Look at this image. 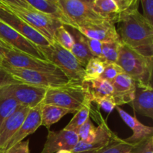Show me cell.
Listing matches in <instances>:
<instances>
[{"instance_id":"obj_1","label":"cell","mask_w":153,"mask_h":153,"mask_svg":"<svg viewBox=\"0 0 153 153\" xmlns=\"http://www.w3.org/2000/svg\"><path fill=\"white\" fill-rule=\"evenodd\" d=\"M120 39L146 57H153V25L138 11L137 2L120 12L117 19Z\"/></svg>"},{"instance_id":"obj_2","label":"cell","mask_w":153,"mask_h":153,"mask_svg":"<svg viewBox=\"0 0 153 153\" xmlns=\"http://www.w3.org/2000/svg\"><path fill=\"white\" fill-rule=\"evenodd\" d=\"M117 64L136 83L152 86L153 57H146L120 41Z\"/></svg>"},{"instance_id":"obj_3","label":"cell","mask_w":153,"mask_h":153,"mask_svg":"<svg viewBox=\"0 0 153 153\" xmlns=\"http://www.w3.org/2000/svg\"><path fill=\"white\" fill-rule=\"evenodd\" d=\"M39 49L46 59L58 67L70 82H83L85 67L70 51L63 48L55 40L49 46H39Z\"/></svg>"},{"instance_id":"obj_4","label":"cell","mask_w":153,"mask_h":153,"mask_svg":"<svg viewBox=\"0 0 153 153\" xmlns=\"http://www.w3.org/2000/svg\"><path fill=\"white\" fill-rule=\"evenodd\" d=\"M89 98L83 82H70L64 86L48 88L42 104L54 105L76 113Z\"/></svg>"},{"instance_id":"obj_5","label":"cell","mask_w":153,"mask_h":153,"mask_svg":"<svg viewBox=\"0 0 153 153\" xmlns=\"http://www.w3.org/2000/svg\"><path fill=\"white\" fill-rule=\"evenodd\" d=\"M57 4L67 18L69 26L72 28H77L78 27L108 20L96 13L93 9L92 4L81 0H58Z\"/></svg>"},{"instance_id":"obj_6","label":"cell","mask_w":153,"mask_h":153,"mask_svg":"<svg viewBox=\"0 0 153 153\" xmlns=\"http://www.w3.org/2000/svg\"><path fill=\"white\" fill-rule=\"evenodd\" d=\"M6 7L13 14L31 25L50 43L54 41V36L56 30L63 25L62 22L55 16L37 10H27L11 6H6Z\"/></svg>"},{"instance_id":"obj_7","label":"cell","mask_w":153,"mask_h":153,"mask_svg":"<svg viewBox=\"0 0 153 153\" xmlns=\"http://www.w3.org/2000/svg\"><path fill=\"white\" fill-rule=\"evenodd\" d=\"M5 70H7L10 75H12L15 79L19 82L33 86L41 87L48 88H58L67 85L70 81L64 74L57 73H43L40 71L26 70V69L15 68L9 66L0 65Z\"/></svg>"},{"instance_id":"obj_8","label":"cell","mask_w":153,"mask_h":153,"mask_svg":"<svg viewBox=\"0 0 153 153\" xmlns=\"http://www.w3.org/2000/svg\"><path fill=\"white\" fill-rule=\"evenodd\" d=\"M0 65L9 66L15 68L26 69L43 73H63L58 67L47 60H42L28 54L9 49L4 55Z\"/></svg>"},{"instance_id":"obj_9","label":"cell","mask_w":153,"mask_h":153,"mask_svg":"<svg viewBox=\"0 0 153 153\" xmlns=\"http://www.w3.org/2000/svg\"><path fill=\"white\" fill-rule=\"evenodd\" d=\"M46 88L33 86L27 84L19 83L7 85L0 88V91L7 97L14 99L19 105L28 107L29 108L36 107L42 103Z\"/></svg>"},{"instance_id":"obj_10","label":"cell","mask_w":153,"mask_h":153,"mask_svg":"<svg viewBox=\"0 0 153 153\" xmlns=\"http://www.w3.org/2000/svg\"><path fill=\"white\" fill-rule=\"evenodd\" d=\"M0 40L9 49L28 54L42 60H46L39 46L22 36L13 28L0 20Z\"/></svg>"},{"instance_id":"obj_11","label":"cell","mask_w":153,"mask_h":153,"mask_svg":"<svg viewBox=\"0 0 153 153\" xmlns=\"http://www.w3.org/2000/svg\"><path fill=\"white\" fill-rule=\"evenodd\" d=\"M0 20L11 27L37 46H46L50 44V42L46 37H43L25 21L7 10V7L0 8Z\"/></svg>"},{"instance_id":"obj_12","label":"cell","mask_w":153,"mask_h":153,"mask_svg":"<svg viewBox=\"0 0 153 153\" xmlns=\"http://www.w3.org/2000/svg\"><path fill=\"white\" fill-rule=\"evenodd\" d=\"M115 24L113 21L105 20L78 27L76 29L88 38L94 39L102 43H114L120 41Z\"/></svg>"},{"instance_id":"obj_13","label":"cell","mask_w":153,"mask_h":153,"mask_svg":"<svg viewBox=\"0 0 153 153\" xmlns=\"http://www.w3.org/2000/svg\"><path fill=\"white\" fill-rule=\"evenodd\" d=\"M79 138L77 133L62 129L58 131H49L43 149L40 153H55L59 150H72Z\"/></svg>"},{"instance_id":"obj_14","label":"cell","mask_w":153,"mask_h":153,"mask_svg":"<svg viewBox=\"0 0 153 153\" xmlns=\"http://www.w3.org/2000/svg\"><path fill=\"white\" fill-rule=\"evenodd\" d=\"M116 108L123 120L132 130V135L128 138L124 139L126 141L137 147L143 142L146 141L148 138L152 137V127L143 125L137 119L135 116H131L119 106H116Z\"/></svg>"},{"instance_id":"obj_15","label":"cell","mask_w":153,"mask_h":153,"mask_svg":"<svg viewBox=\"0 0 153 153\" xmlns=\"http://www.w3.org/2000/svg\"><path fill=\"white\" fill-rule=\"evenodd\" d=\"M29 109L28 107L19 105L16 111L0 126V150H4L10 138L20 128Z\"/></svg>"},{"instance_id":"obj_16","label":"cell","mask_w":153,"mask_h":153,"mask_svg":"<svg viewBox=\"0 0 153 153\" xmlns=\"http://www.w3.org/2000/svg\"><path fill=\"white\" fill-rule=\"evenodd\" d=\"M41 126V103L36 107L29 109L26 117L24 120L22 126L14 135L10 138L3 151L14 146L24 138L33 134Z\"/></svg>"},{"instance_id":"obj_17","label":"cell","mask_w":153,"mask_h":153,"mask_svg":"<svg viewBox=\"0 0 153 153\" xmlns=\"http://www.w3.org/2000/svg\"><path fill=\"white\" fill-rule=\"evenodd\" d=\"M111 84L114 89L112 97L114 99L117 106L132 102L137 85L134 79L123 73L117 76Z\"/></svg>"},{"instance_id":"obj_18","label":"cell","mask_w":153,"mask_h":153,"mask_svg":"<svg viewBox=\"0 0 153 153\" xmlns=\"http://www.w3.org/2000/svg\"><path fill=\"white\" fill-rule=\"evenodd\" d=\"M131 103L134 111L153 119L152 86H145L137 83L134 98Z\"/></svg>"},{"instance_id":"obj_19","label":"cell","mask_w":153,"mask_h":153,"mask_svg":"<svg viewBox=\"0 0 153 153\" xmlns=\"http://www.w3.org/2000/svg\"><path fill=\"white\" fill-rule=\"evenodd\" d=\"M115 134L112 132L111 130L108 126L105 121L101 117V121L98 126L97 127L96 137L94 141L90 144L79 140L77 144L71 150L72 153L82 152V151L92 150V149H100L104 146H107L112 138L114 137Z\"/></svg>"},{"instance_id":"obj_20","label":"cell","mask_w":153,"mask_h":153,"mask_svg":"<svg viewBox=\"0 0 153 153\" xmlns=\"http://www.w3.org/2000/svg\"><path fill=\"white\" fill-rule=\"evenodd\" d=\"M67 28H69L68 31L73 38V45L70 52L76 57L82 67H85L88 61L94 57L88 47L87 37L76 28L70 26H67Z\"/></svg>"},{"instance_id":"obj_21","label":"cell","mask_w":153,"mask_h":153,"mask_svg":"<svg viewBox=\"0 0 153 153\" xmlns=\"http://www.w3.org/2000/svg\"><path fill=\"white\" fill-rule=\"evenodd\" d=\"M84 86L90 100L92 101L96 98L112 96L113 86L112 84L105 79L98 78L91 81H83Z\"/></svg>"},{"instance_id":"obj_22","label":"cell","mask_w":153,"mask_h":153,"mask_svg":"<svg viewBox=\"0 0 153 153\" xmlns=\"http://www.w3.org/2000/svg\"><path fill=\"white\" fill-rule=\"evenodd\" d=\"M68 114H74V112L54 105L41 103V126L49 129L51 126L58 122L63 117Z\"/></svg>"},{"instance_id":"obj_23","label":"cell","mask_w":153,"mask_h":153,"mask_svg":"<svg viewBox=\"0 0 153 153\" xmlns=\"http://www.w3.org/2000/svg\"><path fill=\"white\" fill-rule=\"evenodd\" d=\"M33 8L42 13L51 15L59 19L64 25L69 26V22L58 5L47 0H25Z\"/></svg>"},{"instance_id":"obj_24","label":"cell","mask_w":153,"mask_h":153,"mask_svg":"<svg viewBox=\"0 0 153 153\" xmlns=\"http://www.w3.org/2000/svg\"><path fill=\"white\" fill-rule=\"evenodd\" d=\"M92 7L94 11L103 18L116 23L120 11L114 0H94Z\"/></svg>"},{"instance_id":"obj_25","label":"cell","mask_w":153,"mask_h":153,"mask_svg":"<svg viewBox=\"0 0 153 153\" xmlns=\"http://www.w3.org/2000/svg\"><path fill=\"white\" fill-rule=\"evenodd\" d=\"M91 108H92V101L90 100V98H88L81 108L75 113L74 117L66 126L64 129L74 131L76 133L77 132L78 129L89 119Z\"/></svg>"},{"instance_id":"obj_26","label":"cell","mask_w":153,"mask_h":153,"mask_svg":"<svg viewBox=\"0 0 153 153\" xmlns=\"http://www.w3.org/2000/svg\"><path fill=\"white\" fill-rule=\"evenodd\" d=\"M136 148L134 145L120 138L116 134L107 146L99 149L97 153H128Z\"/></svg>"},{"instance_id":"obj_27","label":"cell","mask_w":153,"mask_h":153,"mask_svg":"<svg viewBox=\"0 0 153 153\" xmlns=\"http://www.w3.org/2000/svg\"><path fill=\"white\" fill-rule=\"evenodd\" d=\"M105 64L99 58L93 57L85 67L83 81H91L100 77L104 71Z\"/></svg>"},{"instance_id":"obj_28","label":"cell","mask_w":153,"mask_h":153,"mask_svg":"<svg viewBox=\"0 0 153 153\" xmlns=\"http://www.w3.org/2000/svg\"><path fill=\"white\" fill-rule=\"evenodd\" d=\"M19 103L12 97H7L0 91V126L16 111Z\"/></svg>"},{"instance_id":"obj_29","label":"cell","mask_w":153,"mask_h":153,"mask_svg":"<svg viewBox=\"0 0 153 153\" xmlns=\"http://www.w3.org/2000/svg\"><path fill=\"white\" fill-rule=\"evenodd\" d=\"M120 41L114 43H102V53L100 59L104 64L117 62L119 55V46Z\"/></svg>"},{"instance_id":"obj_30","label":"cell","mask_w":153,"mask_h":153,"mask_svg":"<svg viewBox=\"0 0 153 153\" xmlns=\"http://www.w3.org/2000/svg\"><path fill=\"white\" fill-rule=\"evenodd\" d=\"M97 127L94 126L93 123L90 119H88L80 128L78 129L77 134L79 136V140L85 143H92L96 137Z\"/></svg>"},{"instance_id":"obj_31","label":"cell","mask_w":153,"mask_h":153,"mask_svg":"<svg viewBox=\"0 0 153 153\" xmlns=\"http://www.w3.org/2000/svg\"><path fill=\"white\" fill-rule=\"evenodd\" d=\"M54 40L56 41L60 46L67 50L70 51L73 45V38L72 34L65 25H61L56 30L54 36Z\"/></svg>"},{"instance_id":"obj_32","label":"cell","mask_w":153,"mask_h":153,"mask_svg":"<svg viewBox=\"0 0 153 153\" xmlns=\"http://www.w3.org/2000/svg\"><path fill=\"white\" fill-rule=\"evenodd\" d=\"M104 64V71L100 76V78L108 81L111 83L117 76L124 73L123 69L117 63H106Z\"/></svg>"},{"instance_id":"obj_33","label":"cell","mask_w":153,"mask_h":153,"mask_svg":"<svg viewBox=\"0 0 153 153\" xmlns=\"http://www.w3.org/2000/svg\"><path fill=\"white\" fill-rule=\"evenodd\" d=\"M93 102H95L107 113H111L114 109L116 108L117 104L114 99L112 96H106V97L96 98L93 100Z\"/></svg>"},{"instance_id":"obj_34","label":"cell","mask_w":153,"mask_h":153,"mask_svg":"<svg viewBox=\"0 0 153 153\" xmlns=\"http://www.w3.org/2000/svg\"><path fill=\"white\" fill-rule=\"evenodd\" d=\"M21 83L19 81L15 79L7 70H4L1 66H0V88L7 85H14V84Z\"/></svg>"},{"instance_id":"obj_35","label":"cell","mask_w":153,"mask_h":153,"mask_svg":"<svg viewBox=\"0 0 153 153\" xmlns=\"http://www.w3.org/2000/svg\"><path fill=\"white\" fill-rule=\"evenodd\" d=\"M145 19L153 25V0H140Z\"/></svg>"},{"instance_id":"obj_36","label":"cell","mask_w":153,"mask_h":153,"mask_svg":"<svg viewBox=\"0 0 153 153\" xmlns=\"http://www.w3.org/2000/svg\"><path fill=\"white\" fill-rule=\"evenodd\" d=\"M2 153H30L29 140L21 141L3 151Z\"/></svg>"},{"instance_id":"obj_37","label":"cell","mask_w":153,"mask_h":153,"mask_svg":"<svg viewBox=\"0 0 153 153\" xmlns=\"http://www.w3.org/2000/svg\"><path fill=\"white\" fill-rule=\"evenodd\" d=\"M87 43H88V47H89L90 51H91L93 56L100 58L102 53V43L99 41V40L88 38V37H87Z\"/></svg>"},{"instance_id":"obj_38","label":"cell","mask_w":153,"mask_h":153,"mask_svg":"<svg viewBox=\"0 0 153 153\" xmlns=\"http://www.w3.org/2000/svg\"><path fill=\"white\" fill-rule=\"evenodd\" d=\"M0 1L6 6L20 7V8L27 9V10H35L25 0H0Z\"/></svg>"},{"instance_id":"obj_39","label":"cell","mask_w":153,"mask_h":153,"mask_svg":"<svg viewBox=\"0 0 153 153\" xmlns=\"http://www.w3.org/2000/svg\"><path fill=\"white\" fill-rule=\"evenodd\" d=\"M138 147L140 149H137L139 153H153V136L148 138L146 141L138 146Z\"/></svg>"},{"instance_id":"obj_40","label":"cell","mask_w":153,"mask_h":153,"mask_svg":"<svg viewBox=\"0 0 153 153\" xmlns=\"http://www.w3.org/2000/svg\"><path fill=\"white\" fill-rule=\"evenodd\" d=\"M116 4L117 5L120 11H123L124 10H126L129 7H131L132 4L127 0H114Z\"/></svg>"},{"instance_id":"obj_41","label":"cell","mask_w":153,"mask_h":153,"mask_svg":"<svg viewBox=\"0 0 153 153\" xmlns=\"http://www.w3.org/2000/svg\"><path fill=\"white\" fill-rule=\"evenodd\" d=\"M8 50H9V48L7 47L5 44H4L1 40H0V64H1V61H2L5 53Z\"/></svg>"},{"instance_id":"obj_42","label":"cell","mask_w":153,"mask_h":153,"mask_svg":"<svg viewBox=\"0 0 153 153\" xmlns=\"http://www.w3.org/2000/svg\"><path fill=\"white\" fill-rule=\"evenodd\" d=\"M99 149H92V150H88V151H82V152H74V153H97Z\"/></svg>"},{"instance_id":"obj_43","label":"cell","mask_w":153,"mask_h":153,"mask_svg":"<svg viewBox=\"0 0 153 153\" xmlns=\"http://www.w3.org/2000/svg\"><path fill=\"white\" fill-rule=\"evenodd\" d=\"M55 153H72L71 150H67V149H62V150H59Z\"/></svg>"},{"instance_id":"obj_44","label":"cell","mask_w":153,"mask_h":153,"mask_svg":"<svg viewBox=\"0 0 153 153\" xmlns=\"http://www.w3.org/2000/svg\"><path fill=\"white\" fill-rule=\"evenodd\" d=\"M127 1H129V2L131 3V4H134V3H137V2H138V0H127Z\"/></svg>"},{"instance_id":"obj_45","label":"cell","mask_w":153,"mask_h":153,"mask_svg":"<svg viewBox=\"0 0 153 153\" xmlns=\"http://www.w3.org/2000/svg\"><path fill=\"white\" fill-rule=\"evenodd\" d=\"M81 1H85V2H87V3H89V4H93L92 0H81Z\"/></svg>"},{"instance_id":"obj_46","label":"cell","mask_w":153,"mask_h":153,"mask_svg":"<svg viewBox=\"0 0 153 153\" xmlns=\"http://www.w3.org/2000/svg\"><path fill=\"white\" fill-rule=\"evenodd\" d=\"M4 7H6L5 5H4L2 2H1V1H0V8H4Z\"/></svg>"},{"instance_id":"obj_47","label":"cell","mask_w":153,"mask_h":153,"mask_svg":"<svg viewBox=\"0 0 153 153\" xmlns=\"http://www.w3.org/2000/svg\"><path fill=\"white\" fill-rule=\"evenodd\" d=\"M128 153H139V152H138V151L137 150V149H134V150L131 151V152H128Z\"/></svg>"},{"instance_id":"obj_48","label":"cell","mask_w":153,"mask_h":153,"mask_svg":"<svg viewBox=\"0 0 153 153\" xmlns=\"http://www.w3.org/2000/svg\"><path fill=\"white\" fill-rule=\"evenodd\" d=\"M47 1H51L52 3H55V4H57V2H58V0H47Z\"/></svg>"},{"instance_id":"obj_49","label":"cell","mask_w":153,"mask_h":153,"mask_svg":"<svg viewBox=\"0 0 153 153\" xmlns=\"http://www.w3.org/2000/svg\"><path fill=\"white\" fill-rule=\"evenodd\" d=\"M2 152H3V151H1V150H0V153H2Z\"/></svg>"},{"instance_id":"obj_50","label":"cell","mask_w":153,"mask_h":153,"mask_svg":"<svg viewBox=\"0 0 153 153\" xmlns=\"http://www.w3.org/2000/svg\"><path fill=\"white\" fill-rule=\"evenodd\" d=\"M92 1H94V0H92Z\"/></svg>"}]
</instances>
